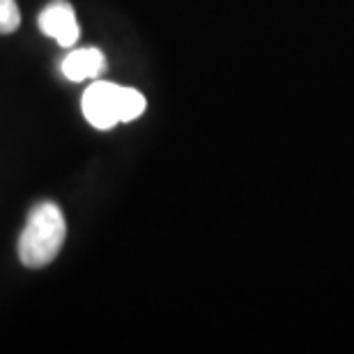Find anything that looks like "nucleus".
Wrapping results in <instances>:
<instances>
[{
    "mask_svg": "<svg viewBox=\"0 0 354 354\" xmlns=\"http://www.w3.org/2000/svg\"><path fill=\"white\" fill-rule=\"evenodd\" d=\"M67 223L65 214L55 203L44 201L35 205L28 214L24 232L19 237V258L26 267H46L58 258L65 244Z\"/></svg>",
    "mask_w": 354,
    "mask_h": 354,
    "instance_id": "1",
    "label": "nucleus"
},
{
    "mask_svg": "<svg viewBox=\"0 0 354 354\" xmlns=\"http://www.w3.org/2000/svg\"><path fill=\"white\" fill-rule=\"evenodd\" d=\"M106 69V58L99 48H74L60 62V72L67 81H88L99 79Z\"/></svg>",
    "mask_w": 354,
    "mask_h": 354,
    "instance_id": "4",
    "label": "nucleus"
},
{
    "mask_svg": "<svg viewBox=\"0 0 354 354\" xmlns=\"http://www.w3.org/2000/svg\"><path fill=\"white\" fill-rule=\"evenodd\" d=\"M21 24V12L14 0H0V35H10Z\"/></svg>",
    "mask_w": 354,
    "mask_h": 354,
    "instance_id": "5",
    "label": "nucleus"
},
{
    "mask_svg": "<svg viewBox=\"0 0 354 354\" xmlns=\"http://www.w3.org/2000/svg\"><path fill=\"white\" fill-rule=\"evenodd\" d=\"M39 28L46 37L55 39L65 48L74 46L81 37L76 12L67 0H53V3H48L39 14Z\"/></svg>",
    "mask_w": 354,
    "mask_h": 354,
    "instance_id": "3",
    "label": "nucleus"
},
{
    "mask_svg": "<svg viewBox=\"0 0 354 354\" xmlns=\"http://www.w3.org/2000/svg\"><path fill=\"white\" fill-rule=\"evenodd\" d=\"M145 97L138 90L115 86L109 81H95L83 92V115L95 129H113L120 122H131L143 115Z\"/></svg>",
    "mask_w": 354,
    "mask_h": 354,
    "instance_id": "2",
    "label": "nucleus"
}]
</instances>
